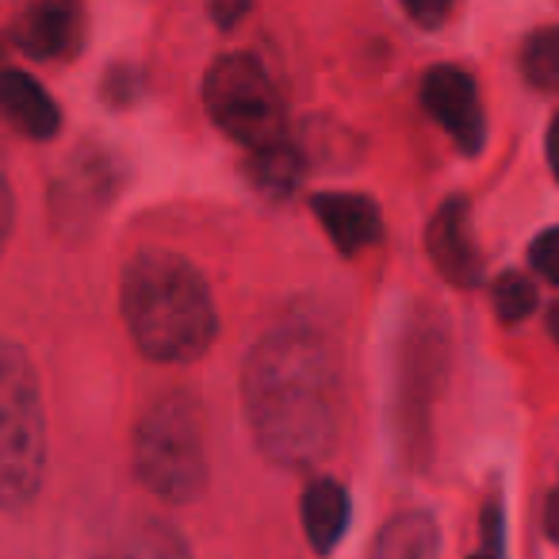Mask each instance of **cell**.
Masks as SVG:
<instances>
[{
  "mask_svg": "<svg viewBox=\"0 0 559 559\" xmlns=\"http://www.w3.org/2000/svg\"><path fill=\"white\" fill-rule=\"evenodd\" d=\"M548 162H551V173L559 177V116L551 119V127H548Z\"/></svg>",
  "mask_w": 559,
  "mask_h": 559,
  "instance_id": "obj_22",
  "label": "cell"
},
{
  "mask_svg": "<svg viewBox=\"0 0 559 559\" xmlns=\"http://www.w3.org/2000/svg\"><path fill=\"white\" fill-rule=\"evenodd\" d=\"M521 70H525L528 85L544 88V93H559V27H544L525 39L521 50Z\"/></svg>",
  "mask_w": 559,
  "mask_h": 559,
  "instance_id": "obj_15",
  "label": "cell"
},
{
  "mask_svg": "<svg viewBox=\"0 0 559 559\" xmlns=\"http://www.w3.org/2000/svg\"><path fill=\"white\" fill-rule=\"evenodd\" d=\"M211 20H215L223 32H230L234 24H241V20L249 16V0H211Z\"/></svg>",
  "mask_w": 559,
  "mask_h": 559,
  "instance_id": "obj_20",
  "label": "cell"
},
{
  "mask_svg": "<svg viewBox=\"0 0 559 559\" xmlns=\"http://www.w3.org/2000/svg\"><path fill=\"white\" fill-rule=\"evenodd\" d=\"M12 35L32 58H66L81 39V0H27Z\"/></svg>",
  "mask_w": 559,
  "mask_h": 559,
  "instance_id": "obj_7",
  "label": "cell"
},
{
  "mask_svg": "<svg viewBox=\"0 0 559 559\" xmlns=\"http://www.w3.org/2000/svg\"><path fill=\"white\" fill-rule=\"evenodd\" d=\"M314 218L322 223L326 238L342 249L345 257L360 253V249L376 246L383 238V218L368 195L357 192H322L311 200Z\"/></svg>",
  "mask_w": 559,
  "mask_h": 559,
  "instance_id": "obj_9",
  "label": "cell"
},
{
  "mask_svg": "<svg viewBox=\"0 0 559 559\" xmlns=\"http://www.w3.org/2000/svg\"><path fill=\"white\" fill-rule=\"evenodd\" d=\"M437 525L429 513H395L376 536V559H437Z\"/></svg>",
  "mask_w": 559,
  "mask_h": 559,
  "instance_id": "obj_12",
  "label": "cell"
},
{
  "mask_svg": "<svg viewBox=\"0 0 559 559\" xmlns=\"http://www.w3.org/2000/svg\"><path fill=\"white\" fill-rule=\"evenodd\" d=\"M426 246L433 264L460 288H472L483 276V261L479 249L472 241V230H467V203L464 200H449L441 211L433 215L426 230Z\"/></svg>",
  "mask_w": 559,
  "mask_h": 559,
  "instance_id": "obj_8",
  "label": "cell"
},
{
  "mask_svg": "<svg viewBox=\"0 0 559 559\" xmlns=\"http://www.w3.org/2000/svg\"><path fill=\"white\" fill-rule=\"evenodd\" d=\"M495 311L502 322H521L536 311V288L533 280H525L521 272H506L495 284Z\"/></svg>",
  "mask_w": 559,
  "mask_h": 559,
  "instance_id": "obj_16",
  "label": "cell"
},
{
  "mask_svg": "<svg viewBox=\"0 0 559 559\" xmlns=\"http://www.w3.org/2000/svg\"><path fill=\"white\" fill-rule=\"evenodd\" d=\"M241 406L276 467L322 464L342 429V376L326 337L304 322L269 330L241 365Z\"/></svg>",
  "mask_w": 559,
  "mask_h": 559,
  "instance_id": "obj_1",
  "label": "cell"
},
{
  "mask_svg": "<svg viewBox=\"0 0 559 559\" xmlns=\"http://www.w3.org/2000/svg\"><path fill=\"white\" fill-rule=\"evenodd\" d=\"M544 521H548V536L559 540V490L548 498V510H544Z\"/></svg>",
  "mask_w": 559,
  "mask_h": 559,
  "instance_id": "obj_23",
  "label": "cell"
},
{
  "mask_svg": "<svg viewBox=\"0 0 559 559\" xmlns=\"http://www.w3.org/2000/svg\"><path fill=\"white\" fill-rule=\"evenodd\" d=\"M47 479V414L32 357L0 337V510H24Z\"/></svg>",
  "mask_w": 559,
  "mask_h": 559,
  "instance_id": "obj_4",
  "label": "cell"
},
{
  "mask_svg": "<svg viewBox=\"0 0 559 559\" xmlns=\"http://www.w3.org/2000/svg\"><path fill=\"white\" fill-rule=\"evenodd\" d=\"M203 104L223 134L246 150H261L284 142V100L269 81L264 66L253 55H223L203 78Z\"/></svg>",
  "mask_w": 559,
  "mask_h": 559,
  "instance_id": "obj_5",
  "label": "cell"
},
{
  "mask_svg": "<svg viewBox=\"0 0 559 559\" xmlns=\"http://www.w3.org/2000/svg\"><path fill=\"white\" fill-rule=\"evenodd\" d=\"M548 330H551V337H556V342H559V304L548 311Z\"/></svg>",
  "mask_w": 559,
  "mask_h": 559,
  "instance_id": "obj_24",
  "label": "cell"
},
{
  "mask_svg": "<svg viewBox=\"0 0 559 559\" xmlns=\"http://www.w3.org/2000/svg\"><path fill=\"white\" fill-rule=\"evenodd\" d=\"M0 116L12 119L16 131H24L27 139H55L62 127V111L50 100V93L24 70H0Z\"/></svg>",
  "mask_w": 559,
  "mask_h": 559,
  "instance_id": "obj_10",
  "label": "cell"
},
{
  "mask_svg": "<svg viewBox=\"0 0 559 559\" xmlns=\"http://www.w3.org/2000/svg\"><path fill=\"white\" fill-rule=\"evenodd\" d=\"M502 513H498V506H490L487 513H483V548L475 551L472 559H502Z\"/></svg>",
  "mask_w": 559,
  "mask_h": 559,
  "instance_id": "obj_18",
  "label": "cell"
},
{
  "mask_svg": "<svg viewBox=\"0 0 559 559\" xmlns=\"http://www.w3.org/2000/svg\"><path fill=\"white\" fill-rule=\"evenodd\" d=\"M249 154H253L249 157V180H253L264 195L288 200L299 188V180H304V154H299L288 139L272 142V146H261V150H249Z\"/></svg>",
  "mask_w": 559,
  "mask_h": 559,
  "instance_id": "obj_13",
  "label": "cell"
},
{
  "mask_svg": "<svg viewBox=\"0 0 559 559\" xmlns=\"http://www.w3.org/2000/svg\"><path fill=\"white\" fill-rule=\"evenodd\" d=\"M12 218H16V203H12L9 177L0 169V249H4V241H9V234H12Z\"/></svg>",
  "mask_w": 559,
  "mask_h": 559,
  "instance_id": "obj_21",
  "label": "cell"
},
{
  "mask_svg": "<svg viewBox=\"0 0 559 559\" xmlns=\"http://www.w3.org/2000/svg\"><path fill=\"white\" fill-rule=\"evenodd\" d=\"M528 264L536 269V276H544L548 284H559V226L544 230L540 238L528 246Z\"/></svg>",
  "mask_w": 559,
  "mask_h": 559,
  "instance_id": "obj_17",
  "label": "cell"
},
{
  "mask_svg": "<svg viewBox=\"0 0 559 559\" xmlns=\"http://www.w3.org/2000/svg\"><path fill=\"white\" fill-rule=\"evenodd\" d=\"M421 104L464 154H479L483 139H487V119H483L479 88H475L472 73L456 70V66H433L421 81Z\"/></svg>",
  "mask_w": 559,
  "mask_h": 559,
  "instance_id": "obj_6",
  "label": "cell"
},
{
  "mask_svg": "<svg viewBox=\"0 0 559 559\" xmlns=\"http://www.w3.org/2000/svg\"><path fill=\"white\" fill-rule=\"evenodd\" d=\"M349 518H353V506H349V495L337 479L322 475L314 479L311 487L304 490V528H307V540L314 544V551H334L342 544L345 528H349Z\"/></svg>",
  "mask_w": 559,
  "mask_h": 559,
  "instance_id": "obj_11",
  "label": "cell"
},
{
  "mask_svg": "<svg viewBox=\"0 0 559 559\" xmlns=\"http://www.w3.org/2000/svg\"><path fill=\"white\" fill-rule=\"evenodd\" d=\"M134 475L169 506H188L207 490L203 411L188 391H162L134 429Z\"/></svg>",
  "mask_w": 559,
  "mask_h": 559,
  "instance_id": "obj_3",
  "label": "cell"
},
{
  "mask_svg": "<svg viewBox=\"0 0 559 559\" xmlns=\"http://www.w3.org/2000/svg\"><path fill=\"white\" fill-rule=\"evenodd\" d=\"M0 70H4V43H0Z\"/></svg>",
  "mask_w": 559,
  "mask_h": 559,
  "instance_id": "obj_25",
  "label": "cell"
},
{
  "mask_svg": "<svg viewBox=\"0 0 559 559\" xmlns=\"http://www.w3.org/2000/svg\"><path fill=\"white\" fill-rule=\"evenodd\" d=\"M403 9L418 27H441L452 9V0H403Z\"/></svg>",
  "mask_w": 559,
  "mask_h": 559,
  "instance_id": "obj_19",
  "label": "cell"
},
{
  "mask_svg": "<svg viewBox=\"0 0 559 559\" xmlns=\"http://www.w3.org/2000/svg\"><path fill=\"white\" fill-rule=\"evenodd\" d=\"M123 319L142 357L157 365H192L218 334L207 280L169 249H142L123 272Z\"/></svg>",
  "mask_w": 559,
  "mask_h": 559,
  "instance_id": "obj_2",
  "label": "cell"
},
{
  "mask_svg": "<svg viewBox=\"0 0 559 559\" xmlns=\"http://www.w3.org/2000/svg\"><path fill=\"white\" fill-rule=\"evenodd\" d=\"M116 559H192L188 540L165 521H142L123 536Z\"/></svg>",
  "mask_w": 559,
  "mask_h": 559,
  "instance_id": "obj_14",
  "label": "cell"
}]
</instances>
